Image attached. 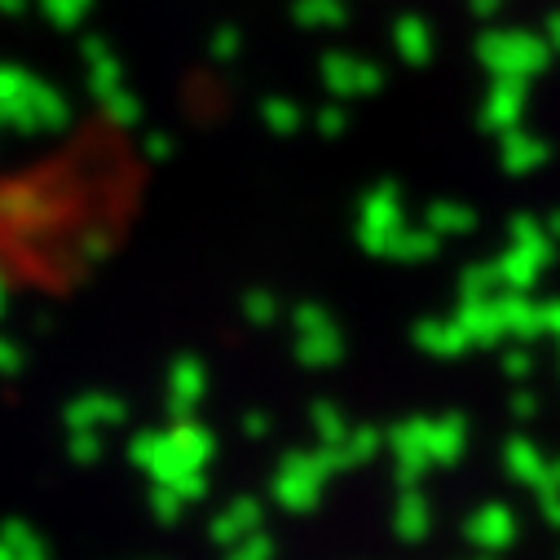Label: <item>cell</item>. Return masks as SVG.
Wrapping results in <instances>:
<instances>
[{"instance_id": "cell-1", "label": "cell", "mask_w": 560, "mask_h": 560, "mask_svg": "<svg viewBox=\"0 0 560 560\" xmlns=\"http://www.w3.org/2000/svg\"><path fill=\"white\" fill-rule=\"evenodd\" d=\"M212 433L195 419H177L168 433H137L128 442V459L142 468L155 486H177L186 477H199L212 459Z\"/></svg>"}, {"instance_id": "cell-2", "label": "cell", "mask_w": 560, "mask_h": 560, "mask_svg": "<svg viewBox=\"0 0 560 560\" xmlns=\"http://www.w3.org/2000/svg\"><path fill=\"white\" fill-rule=\"evenodd\" d=\"M0 124L23 137H54L71 124L67 97L23 67H0Z\"/></svg>"}, {"instance_id": "cell-3", "label": "cell", "mask_w": 560, "mask_h": 560, "mask_svg": "<svg viewBox=\"0 0 560 560\" xmlns=\"http://www.w3.org/2000/svg\"><path fill=\"white\" fill-rule=\"evenodd\" d=\"M477 58L486 62V71L494 80H534L538 71H547L551 62V49L542 36L534 32H521V27H490L481 40H477Z\"/></svg>"}, {"instance_id": "cell-4", "label": "cell", "mask_w": 560, "mask_h": 560, "mask_svg": "<svg viewBox=\"0 0 560 560\" xmlns=\"http://www.w3.org/2000/svg\"><path fill=\"white\" fill-rule=\"evenodd\" d=\"M327 481H331V472L318 459V451H292V455H283V464H278V472H273V503L296 512V516L314 512Z\"/></svg>"}, {"instance_id": "cell-5", "label": "cell", "mask_w": 560, "mask_h": 560, "mask_svg": "<svg viewBox=\"0 0 560 560\" xmlns=\"http://www.w3.org/2000/svg\"><path fill=\"white\" fill-rule=\"evenodd\" d=\"M292 327H296V358L305 366H336L345 353V340L331 323V314L323 305H296L292 310Z\"/></svg>"}, {"instance_id": "cell-6", "label": "cell", "mask_w": 560, "mask_h": 560, "mask_svg": "<svg viewBox=\"0 0 560 560\" xmlns=\"http://www.w3.org/2000/svg\"><path fill=\"white\" fill-rule=\"evenodd\" d=\"M401 225H406V217H401L397 186H375L358 208V243L375 256H388V243L397 238Z\"/></svg>"}, {"instance_id": "cell-7", "label": "cell", "mask_w": 560, "mask_h": 560, "mask_svg": "<svg viewBox=\"0 0 560 560\" xmlns=\"http://www.w3.org/2000/svg\"><path fill=\"white\" fill-rule=\"evenodd\" d=\"M323 80L336 97H371L384 84L380 67L371 58H358V54H327L323 58Z\"/></svg>"}, {"instance_id": "cell-8", "label": "cell", "mask_w": 560, "mask_h": 560, "mask_svg": "<svg viewBox=\"0 0 560 560\" xmlns=\"http://www.w3.org/2000/svg\"><path fill=\"white\" fill-rule=\"evenodd\" d=\"M551 243H512L499 260H494V269H499V283L508 288V292H529L538 278L547 273V265H551Z\"/></svg>"}, {"instance_id": "cell-9", "label": "cell", "mask_w": 560, "mask_h": 560, "mask_svg": "<svg viewBox=\"0 0 560 560\" xmlns=\"http://www.w3.org/2000/svg\"><path fill=\"white\" fill-rule=\"evenodd\" d=\"M124 419H128V410L110 393H84L80 401L67 406V429L71 433H102V429L124 424Z\"/></svg>"}, {"instance_id": "cell-10", "label": "cell", "mask_w": 560, "mask_h": 560, "mask_svg": "<svg viewBox=\"0 0 560 560\" xmlns=\"http://www.w3.org/2000/svg\"><path fill=\"white\" fill-rule=\"evenodd\" d=\"M525 80H494V89L486 93V106H481V124L490 132H512L521 128V115H525Z\"/></svg>"}, {"instance_id": "cell-11", "label": "cell", "mask_w": 560, "mask_h": 560, "mask_svg": "<svg viewBox=\"0 0 560 560\" xmlns=\"http://www.w3.org/2000/svg\"><path fill=\"white\" fill-rule=\"evenodd\" d=\"M464 534H468V542L477 551H508L512 538H516V516L503 503H486L477 516H468Z\"/></svg>"}, {"instance_id": "cell-12", "label": "cell", "mask_w": 560, "mask_h": 560, "mask_svg": "<svg viewBox=\"0 0 560 560\" xmlns=\"http://www.w3.org/2000/svg\"><path fill=\"white\" fill-rule=\"evenodd\" d=\"M503 296V292H499ZM499 296H486V301H459V327L468 331L472 345H499L508 336V323H503V305Z\"/></svg>"}, {"instance_id": "cell-13", "label": "cell", "mask_w": 560, "mask_h": 560, "mask_svg": "<svg viewBox=\"0 0 560 560\" xmlns=\"http://www.w3.org/2000/svg\"><path fill=\"white\" fill-rule=\"evenodd\" d=\"M203 388H208V371L199 358H177L173 362V375H168V410L177 419H190V410L203 401Z\"/></svg>"}, {"instance_id": "cell-14", "label": "cell", "mask_w": 560, "mask_h": 560, "mask_svg": "<svg viewBox=\"0 0 560 560\" xmlns=\"http://www.w3.org/2000/svg\"><path fill=\"white\" fill-rule=\"evenodd\" d=\"M260 521H265V508H260V499H234L217 521H212V542H221V547H234V542H243V538H252V534H260Z\"/></svg>"}, {"instance_id": "cell-15", "label": "cell", "mask_w": 560, "mask_h": 560, "mask_svg": "<svg viewBox=\"0 0 560 560\" xmlns=\"http://www.w3.org/2000/svg\"><path fill=\"white\" fill-rule=\"evenodd\" d=\"M503 464H508V472H512L521 486H529L534 494H542V490H556V486H551V464L542 459V451H538L534 442H525V438L508 442V451H503Z\"/></svg>"}, {"instance_id": "cell-16", "label": "cell", "mask_w": 560, "mask_h": 560, "mask_svg": "<svg viewBox=\"0 0 560 560\" xmlns=\"http://www.w3.org/2000/svg\"><path fill=\"white\" fill-rule=\"evenodd\" d=\"M499 160H503V168H508L512 177H525V173H538V168L547 164V147L538 142L534 132L512 128V132L499 137Z\"/></svg>"}, {"instance_id": "cell-17", "label": "cell", "mask_w": 560, "mask_h": 560, "mask_svg": "<svg viewBox=\"0 0 560 560\" xmlns=\"http://www.w3.org/2000/svg\"><path fill=\"white\" fill-rule=\"evenodd\" d=\"M415 345L424 353H438V358H459V353H468L472 340L459 327V318H429V323L415 327Z\"/></svg>"}, {"instance_id": "cell-18", "label": "cell", "mask_w": 560, "mask_h": 560, "mask_svg": "<svg viewBox=\"0 0 560 560\" xmlns=\"http://www.w3.org/2000/svg\"><path fill=\"white\" fill-rule=\"evenodd\" d=\"M84 62H89V93H93V97H106L110 89L124 84V67H119L115 49H110L102 36H89V40H84Z\"/></svg>"}, {"instance_id": "cell-19", "label": "cell", "mask_w": 560, "mask_h": 560, "mask_svg": "<svg viewBox=\"0 0 560 560\" xmlns=\"http://www.w3.org/2000/svg\"><path fill=\"white\" fill-rule=\"evenodd\" d=\"M499 305H503V323H508V336H512V340L529 345V340L547 336V327H542V305H538V301H529V296H521V292H503Z\"/></svg>"}, {"instance_id": "cell-20", "label": "cell", "mask_w": 560, "mask_h": 560, "mask_svg": "<svg viewBox=\"0 0 560 560\" xmlns=\"http://www.w3.org/2000/svg\"><path fill=\"white\" fill-rule=\"evenodd\" d=\"M468 446V424L459 415H438L429 419V459L433 464H455Z\"/></svg>"}, {"instance_id": "cell-21", "label": "cell", "mask_w": 560, "mask_h": 560, "mask_svg": "<svg viewBox=\"0 0 560 560\" xmlns=\"http://www.w3.org/2000/svg\"><path fill=\"white\" fill-rule=\"evenodd\" d=\"M393 45H397V54H401L410 67H424V62L433 58V49H438L433 27H429L424 19H415V14L393 23Z\"/></svg>"}, {"instance_id": "cell-22", "label": "cell", "mask_w": 560, "mask_h": 560, "mask_svg": "<svg viewBox=\"0 0 560 560\" xmlns=\"http://www.w3.org/2000/svg\"><path fill=\"white\" fill-rule=\"evenodd\" d=\"M393 529H397L406 542L429 538V529H433V503L419 494V490H401L397 512H393Z\"/></svg>"}, {"instance_id": "cell-23", "label": "cell", "mask_w": 560, "mask_h": 560, "mask_svg": "<svg viewBox=\"0 0 560 560\" xmlns=\"http://www.w3.org/2000/svg\"><path fill=\"white\" fill-rule=\"evenodd\" d=\"M438 247H442V238L429 225H401L397 238L388 243V256L401 260V265H419V260H433Z\"/></svg>"}, {"instance_id": "cell-24", "label": "cell", "mask_w": 560, "mask_h": 560, "mask_svg": "<svg viewBox=\"0 0 560 560\" xmlns=\"http://www.w3.org/2000/svg\"><path fill=\"white\" fill-rule=\"evenodd\" d=\"M424 225H429L438 238H459V234H468V230L477 225V217H472V208H464V203H455V199H438V203H429Z\"/></svg>"}, {"instance_id": "cell-25", "label": "cell", "mask_w": 560, "mask_h": 560, "mask_svg": "<svg viewBox=\"0 0 560 560\" xmlns=\"http://www.w3.org/2000/svg\"><path fill=\"white\" fill-rule=\"evenodd\" d=\"M45 199H49V195H40V190H32V186H10V190H0V217H10L14 225L40 221V217L49 212Z\"/></svg>"}, {"instance_id": "cell-26", "label": "cell", "mask_w": 560, "mask_h": 560, "mask_svg": "<svg viewBox=\"0 0 560 560\" xmlns=\"http://www.w3.org/2000/svg\"><path fill=\"white\" fill-rule=\"evenodd\" d=\"M345 19H349L345 0H296V23L310 32H336L345 27Z\"/></svg>"}, {"instance_id": "cell-27", "label": "cell", "mask_w": 560, "mask_h": 560, "mask_svg": "<svg viewBox=\"0 0 560 560\" xmlns=\"http://www.w3.org/2000/svg\"><path fill=\"white\" fill-rule=\"evenodd\" d=\"M260 119H265V128H269V132L292 137V132H301L305 110H301L292 97H265V102H260Z\"/></svg>"}, {"instance_id": "cell-28", "label": "cell", "mask_w": 560, "mask_h": 560, "mask_svg": "<svg viewBox=\"0 0 560 560\" xmlns=\"http://www.w3.org/2000/svg\"><path fill=\"white\" fill-rule=\"evenodd\" d=\"M0 542L10 547L14 560H40V556H45V538H40L27 521H10L5 529H0Z\"/></svg>"}, {"instance_id": "cell-29", "label": "cell", "mask_w": 560, "mask_h": 560, "mask_svg": "<svg viewBox=\"0 0 560 560\" xmlns=\"http://www.w3.org/2000/svg\"><path fill=\"white\" fill-rule=\"evenodd\" d=\"M314 433H318V446H345L353 429H349V419H345L336 406L318 401V406H314Z\"/></svg>"}, {"instance_id": "cell-30", "label": "cell", "mask_w": 560, "mask_h": 560, "mask_svg": "<svg viewBox=\"0 0 560 560\" xmlns=\"http://www.w3.org/2000/svg\"><path fill=\"white\" fill-rule=\"evenodd\" d=\"M499 292H503V283H499L494 260H490V265H472V269L459 278V296H464V301H486V296H499Z\"/></svg>"}, {"instance_id": "cell-31", "label": "cell", "mask_w": 560, "mask_h": 560, "mask_svg": "<svg viewBox=\"0 0 560 560\" xmlns=\"http://www.w3.org/2000/svg\"><path fill=\"white\" fill-rule=\"evenodd\" d=\"M97 106L106 110V119L115 124V128H137V119H142V106H137V97L119 84V89H110L106 97H97Z\"/></svg>"}, {"instance_id": "cell-32", "label": "cell", "mask_w": 560, "mask_h": 560, "mask_svg": "<svg viewBox=\"0 0 560 560\" xmlns=\"http://www.w3.org/2000/svg\"><path fill=\"white\" fill-rule=\"evenodd\" d=\"M380 446H384V433L366 424V429H353V433H349V442L340 446V459H345V468H358V464L375 459Z\"/></svg>"}, {"instance_id": "cell-33", "label": "cell", "mask_w": 560, "mask_h": 560, "mask_svg": "<svg viewBox=\"0 0 560 560\" xmlns=\"http://www.w3.org/2000/svg\"><path fill=\"white\" fill-rule=\"evenodd\" d=\"M89 5H93V0H40V10H45V19L54 27H75L89 14Z\"/></svg>"}, {"instance_id": "cell-34", "label": "cell", "mask_w": 560, "mask_h": 560, "mask_svg": "<svg viewBox=\"0 0 560 560\" xmlns=\"http://www.w3.org/2000/svg\"><path fill=\"white\" fill-rule=\"evenodd\" d=\"M186 508H190V503H186L177 490H168V486H151V512H155L164 525H173Z\"/></svg>"}, {"instance_id": "cell-35", "label": "cell", "mask_w": 560, "mask_h": 560, "mask_svg": "<svg viewBox=\"0 0 560 560\" xmlns=\"http://www.w3.org/2000/svg\"><path fill=\"white\" fill-rule=\"evenodd\" d=\"M225 560H273V538L260 529V534H252V538L234 542V547L225 551Z\"/></svg>"}, {"instance_id": "cell-36", "label": "cell", "mask_w": 560, "mask_h": 560, "mask_svg": "<svg viewBox=\"0 0 560 560\" xmlns=\"http://www.w3.org/2000/svg\"><path fill=\"white\" fill-rule=\"evenodd\" d=\"M243 314H247L252 323L269 327V323L278 318V301H273L269 292H247V296H243Z\"/></svg>"}, {"instance_id": "cell-37", "label": "cell", "mask_w": 560, "mask_h": 560, "mask_svg": "<svg viewBox=\"0 0 560 560\" xmlns=\"http://www.w3.org/2000/svg\"><path fill=\"white\" fill-rule=\"evenodd\" d=\"M71 459L75 464H97L102 459V433H71Z\"/></svg>"}, {"instance_id": "cell-38", "label": "cell", "mask_w": 560, "mask_h": 560, "mask_svg": "<svg viewBox=\"0 0 560 560\" xmlns=\"http://www.w3.org/2000/svg\"><path fill=\"white\" fill-rule=\"evenodd\" d=\"M212 58L217 62H234L238 58V27H221L212 36Z\"/></svg>"}, {"instance_id": "cell-39", "label": "cell", "mask_w": 560, "mask_h": 560, "mask_svg": "<svg viewBox=\"0 0 560 560\" xmlns=\"http://www.w3.org/2000/svg\"><path fill=\"white\" fill-rule=\"evenodd\" d=\"M19 371H23V349L0 336V375H19Z\"/></svg>"}, {"instance_id": "cell-40", "label": "cell", "mask_w": 560, "mask_h": 560, "mask_svg": "<svg viewBox=\"0 0 560 560\" xmlns=\"http://www.w3.org/2000/svg\"><path fill=\"white\" fill-rule=\"evenodd\" d=\"M503 371H508L512 380H525V375L534 371V358H529V349H512V353L503 358Z\"/></svg>"}, {"instance_id": "cell-41", "label": "cell", "mask_w": 560, "mask_h": 560, "mask_svg": "<svg viewBox=\"0 0 560 560\" xmlns=\"http://www.w3.org/2000/svg\"><path fill=\"white\" fill-rule=\"evenodd\" d=\"M318 132H323V137H340V132H345V110H340V106L318 110Z\"/></svg>"}, {"instance_id": "cell-42", "label": "cell", "mask_w": 560, "mask_h": 560, "mask_svg": "<svg viewBox=\"0 0 560 560\" xmlns=\"http://www.w3.org/2000/svg\"><path fill=\"white\" fill-rule=\"evenodd\" d=\"M538 508H542L547 521L560 529V490H542V494H538Z\"/></svg>"}, {"instance_id": "cell-43", "label": "cell", "mask_w": 560, "mask_h": 560, "mask_svg": "<svg viewBox=\"0 0 560 560\" xmlns=\"http://www.w3.org/2000/svg\"><path fill=\"white\" fill-rule=\"evenodd\" d=\"M542 327H547V336L560 345V301H547V305H542Z\"/></svg>"}, {"instance_id": "cell-44", "label": "cell", "mask_w": 560, "mask_h": 560, "mask_svg": "<svg viewBox=\"0 0 560 560\" xmlns=\"http://www.w3.org/2000/svg\"><path fill=\"white\" fill-rule=\"evenodd\" d=\"M168 151H173V142H168L164 132H151V137H147V155H151V160H168Z\"/></svg>"}, {"instance_id": "cell-45", "label": "cell", "mask_w": 560, "mask_h": 560, "mask_svg": "<svg viewBox=\"0 0 560 560\" xmlns=\"http://www.w3.org/2000/svg\"><path fill=\"white\" fill-rule=\"evenodd\" d=\"M468 5H472V14H477V19H486V23H490V19L503 10V0H468Z\"/></svg>"}, {"instance_id": "cell-46", "label": "cell", "mask_w": 560, "mask_h": 560, "mask_svg": "<svg viewBox=\"0 0 560 560\" xmlns=\"http://www.w3.org/2000/svg\"><path fill=\"white\" fill-rule=\"evenodd\" d=\"M243 433H247V438H265V433H269V419H265V415H247V419H243Z\"/></svg>"}, {"instance_id": "cell-47", "label": "cell", "mask_w": 560, "mask_h": 560, "mask_svg": "<svg viewBox=\"0 0 560 560\" xmlns=\"http://www.w3.org/2000/svg\"><path fill=\"white\" fill-rule=\"evenodd\" d=\"M542 40H547V49H551V54H560V14H551V23H547V36H542Z\"/></svg>"}, {"instance_id": "cell-48", "label": "cell", "mask_w": 560, "mask_h": 560, "mask_svg": "<svg viewBox=\"0 0 560 560\" xmlns=\"http://www.w3.org/2000/svg\"><path fill=\"white\" fill-rule=\"evenodd\" d=\"M512 410H516L521 419H529V415H534V397H529V393H516V397H512Z\"/></svg>"}, {"instance_id": "cell-49", "label": "cell", "mask_w": 560, "mask_h": 560, "mask_svg": "<svg viewBox=\"0 0 560 560\" xmlns=\"http://www.w3.org/2000/svg\"><path fill=\"white\" fill-rule=\"evenodd\" d=\"M542 230H547V238H551V243H560V212H551V217L542 221Z\"/></svg>"}, {"instance_id": "cell-50", "label": "cell", "mask_w": 560, "mask_h": 560, "mask_svg": "<svg viewBox=\"0 0 560 560\" xmlns=\"http://www.w3.org/2000/svg\"><path fill=\"white\" fill-rule=\"evenodd\" d=\"M23 10H27V0H0V14H14L19 19Z\"/></svg>"}, {"instance_id": "cell-51", "label": "cell", "mask_w": 560, "mask_h": 560, "mask_svg": "<svg viewBox=\"0 0 560 560\" xmlns=\"http://www.w3.org/2000/svg\"><path fill=\"white\" fill-rule=\"evenodd\" d=\"M551 486H556V490H560V459H556V464H551Z\"/></svg>"}, {"instance_id": "cell-52", "label": "cell", "mask_w": 560, "mask_h": 560, "mask_svg": "<svg viewBox=\"0 0 560 560\" xmlns=\"http://www.w3.org/2000/svg\"><path fill=\"white\" fill-rule=\"evenodd\" d=\"M0 314H5V273H0Z\"/></svg>"}, {"instance_id": "cell-53", "label": "cell", "mask_w": 560, "mask_h": 560, "mask_svg": "<svg viewBox=\"0 0 560 560\" xmlns=\"http://www.w3.org/2000/svg\"><path fill=\"white\" fill-rule=\"evenodd\" d=\"M0 560H14V556H10V547H5V542H0Z\"/></svg>"}, {"instance_id": "cell-54", "label": "cell", "mask_w": 560, "mask_h": 560, "mask_svg": "<svg viewBox=\"0 0 560 560\" xmlns=\"http://www.w3.org/2000/svg\"><path fill=\"white\" fill-rule=\"evenodd\" d=\"M40 560H45V556H40Z\"/></svg>"}]
</instances>
